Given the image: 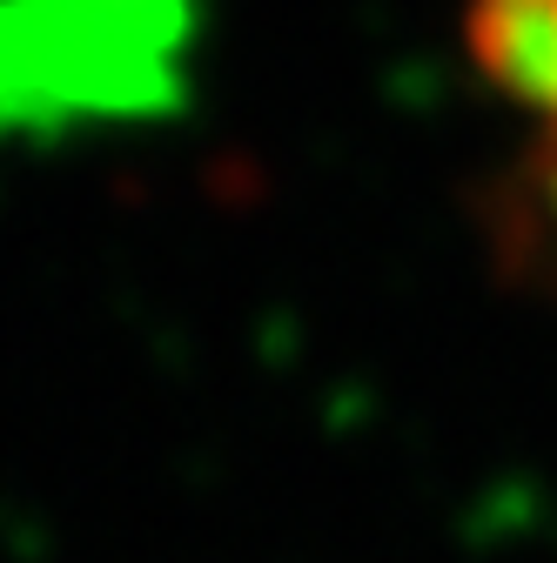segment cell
<instances>
[{
    "label": "cell",
    "mask_w": 557,
    "mask_h": 563,
    "mask_svg": "<svg viewBox=\"0 0 557 563\" xmlns=\"http://www.w3.org/2000/svg\"><path fill=\"white\" fill-rule=\"evenodd\" d=\"M182 34V0H0V121L162 101Z\"/></svg>",
    "instance_id": "cell-1"
},
{
    "label": "cell",
    "mask_w": 557,
    "mask_h": 563,
    "mask_svg": "<svg viewBox=\"0 0 557 563\" xmlns=\"http://www.w3.org/2000/svg\"><path fill=\"white\" fill-rule=\"evenodd\" d=\"M544 114H550V148H557V95H550V108H544Z\"/></svg>",
    "instance_id": "cell-2"
}]
</instances>
